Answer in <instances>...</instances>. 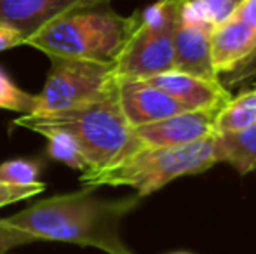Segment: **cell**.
Wrapping results in <instances>:
<instances>
[{"mask_svg": "<svg viewBox=\"0 0 256 254\" xmlns=\"http://www.w3.org/2000/svg\"><path fill=\"white\" fill-rule=\"evenodd\" d=\"M44 190H46L44 183L32 185V187H14V185H7L0 181V207L20 202V200L32 199V197L38 195V193H42Z\"/></svg>", "mask_w": 256, "mask_h": 254, "instance_id": "ac0fdd59", "label": "cell"}, {"mask_svg": "<svg viewBox=\"0 0 256 254\" xmlns=\"http://www.w3.org/2000/svg\"><path fill=\"white\" fill-rule=\"evenodd\" d=\"M117 84L114 61L51 58V70L44 89L35 96L34 113L63 112L94 101L117 89Z\"/></svg>", "mask_w": 256, "mask_h": 254, "instance_id": "8992f818", "label": "cell"}, {"mask_svg": "<svg viewBox=\"0 0 256 254\" xmlns=\"http://www.w3.org/2000/svg\"><path fill=\"white\" fill-rule=\"evenodd\" d=\"M112 0H0V21L30 38L40 28L75 10L108 5Z\"/></svg>", "mask_w": 256, "mask_h": 254, "instance_id": "52a82bcc", "label": "cell"}, {"mask_svg": "<svg viewBox=\"0 0 256 254\" xmlns=\"http://www.w3.org/2000/svg\"><path fill=\"white\" fill-rule=\"evenodd\" d=\"M256 52V28L230 17L211 33V63L216 75L240 70Z\"/></svg>", "mask_w": 256, "mask_h": 254, "instance_id": "8fae6325", "label": "cell"}, {"mask_svg": "<svg viewBox=\"0 0 256 254\" xmlns=\"http://www.w3.org/2000/svg\"><path fill=\"white\" fill-rule=\"evenodd\" d=\"M142 197L104 200L94 188L61 193L0 218V253L35 241L66 242L108 254H134L122 242L120 221Z\"/></svg>", "mask_w": 256, "mask_h": 254, "instance_id": "6da1fadb", "label": "cell"}, {"mask_svg": "<svg viewBox=\"0 0 256 254\" xmlns=\"http://www.w3.org/2000/svg\"><path fill=\"white\" fill-rule=\"evenodd\" d=\"M214 164L211 136L180 146H140L115 166L82 173L80 181L89 188L131 187L138 197H146L182 176L204 173Z\"/></svg>", "mask_w": 256, "mask_h": 254, "instance_id": "277c9868", "label": "cell"}, {"mask_svg": "<svg viewBox=\"0 0 256 254\" xmlns=\"http://www.w3.org/2000/svg\"><path fill=\"white\" fill-rule=\"evenodd\" d=\"M214 160L230 164L239 174L256 171V124L240 131L212 134Z\"/></svg>", "mask_w": 256, "mask_h": 254, "instance_id": "4fadbf2b", "label": "cell"}, {"mask_svg": "<svg viewBox=\"0 0 256 254\" xmlns=\"http://www.w3.org/2000/svg\"><path fill=\"white\" fill-rule=\"evenodd\" d=\"M21 44H24L23 35L16 28L10 26V24L0 21V52L7 51V49H12Z\"/></svg>", "mask_w": 256, "mask_h": 254, "instance_id": "d6986e66", "label": "cell"}, {"mask_svg": "<svg viewBox=\"0 0 256 254\" xmlns=\"http://www.w3.org/2000/svg\"><path fill=\"white\" fill-rule=\"evenodd\" d=\"M188 0H157L136 10V24L115 58L117 80H145L174 68V35Z\"/></svg>", "mask_w": 256, "mask_h": 254, "instance_id": "5b68a950", "label": "cell"}, {"mask_svg": "<svg viewBox=\"0 0 256 254\" xmlns=\"http://www.w3.org/2000/svg\"><path fill=\"white\" fill-rule=\"evenodd\" d=\"M138 12L120 16L108 5L75 10L46 24L24 40L49 58L115 61L136 24Z\"/></svg>", "mask_w": 256, "mask_h": 254, "instance_id": "3957f363", "label": "cell"}, {"mask_svg": "<svg viewBox=\"0 0 256 254\" xmlns=\"http://www.w3.org/2000/svg\"><path fill=\"white\" fill-rule=\"evenodd\" d=\"M174 254H190V253H174Z\"/></svg>", "mask_w": 256, "mask_h": 254, "instance_id": "7402d4cb", "label": "cell"}, {"mask_svg": "<svg viewBox=\"0 0 256 254\" xmlns=\"http://www.w3.org/2000/svg\"><path fill=\"white\" fill-rule=\"evenodd\" d=\"M0 254H6V253H0Z\"/></svg>", "mask_w": 256, "mask_h": 254, "instance_id": "603a6c76", "label": "cell"}, {"mask_svg": "<svg viewBox=\"0 0 256 254\" xmlns=\"http://www.w3.org/2000/svg\"><path fill=\"white\" fill-rule=\"evenodd\" d=\"M14 126L38 134L48 131L64 134L74 143L84 173L115 166L142 146L120 110L117 89L63 112L23 115L14 120Z\"/></svg>", "mask_w": 256, "mask_h": 254, "instance_id": "7a4b0ae2", "label": "cell"}, {"mask_svg": "<svg viewBox=\"0 0 256 254\" xmlns=\"http://www.w3.org/2000/svg\"><path fill=\"white\" fill-rule=\"evenodd\" d=\"M0 108L9 112H21L24 115L35 112V96L21 91L2 70H0Z\"/></svg>", "mask_w": 256, "mask_h": 254, "instance_id": "2e32d148", "label": "cell"}, {"mask_svg": "<svg viewBox=\"0 0 256 254\" xmlns=\"http://www.w3.org/2000/svg\"><path fill=\"white\" fill-rule=\"evenodd\" d=\"M145 80L174 98L186 110H220L232 98L220 80H204L176 70L154 75Z\"/></svg>", "mask_w": 256, "mask_h": 254, "instance_id": "30bf717a", "label": "cell"}, {"mask_svg": "<svg viewBox=\"0 0 256 254\" xmlns=\"http://www.w3.org/2000/svg\"><path fill=\"white\" fill-rule=\"evenodd\" d=\"M38 173H40V167L34 160L12 159L0 166V181L14 187H32L40 183Z\"/></svg>", "mask_w": 256, "mask_h": 254, "instance_id": "9a60e30c", "label": "cell"}, {"mask_svg": "<svg viewBox=\"0 0 256 254\" xmlns=\"http://www.w3.org/2000/svg\"><path fill=\"white\" fill-rule=\"evenodd\" d=\"M118 105L132 129L188 112L174 98L146 80H118Z\"/></svg>", "mask_w": 256, "mask_h": 254, "instance_id": "9c48e42d", "label": "cell"}, {"mask_svg": "<svg viewBox=\"0 0 256 254\" xmlns=\"http://www.w3.org/2000/svg\"><path fill=\"white\" fill-rule=\"evenodd\" d=\"M214 26L188 24L180 19L174 35V68L186 75L220 80L211 63V33Z\"/></svg>", "mask_w": 256, "mask_h": 254, "instance_id": "7c38bea8", "label": "cell"}, {"mask_svg": "<svg viewBox=\"0 0 256 254\" xmlns=\"http://www.w3.org/2000/svg\"><path fill=\"white\" fill-rule=\"evenodd\" d=\"M256 124V87L230 98L218 110L214 119V132H230L251 127Z\"/></svg>", "mask_w": 256, "mask_h": 254, "instance_id": "5bb4252c", "label": "cell"}, {"mask_svg": "<svg viewBox=\"0 0 256 254\" xmlns=\"http://www.w3.org/2000/svg\"><path fill=\"white\" fill-rule=\"evenodd\" d=\"M232 17L250 24L251 28H256V0H244Z\"/></svg>", "mask_w": 256, "mask_h": 254, "instance_id": "ffe728a7", "label": "cell"}, {"mask_svg": "<svg viewBox=\"0 0 256 254\" xmlns=\"http://www.w3.org/2000/svg\"><path fill=\"white\" fill-rule=\"evenodd\" d=\"M197 2L206 9L212 24L218 26L236 14V10L239 9V5L244 0H197Z\"/></svg>", "mask_w": 256, "mask_h": 254, "instance_id": "e0dca14e", "label": "cell"}, {"mask_svg": "<svg viewBox=\"0 0 256 254\" xmlns=\"http://www.w3.org/2000/svg\"><path fill=\"white\" fill-rule=\"evenodd\" d=\"M236 78H234V82H230V84H237V82L240 80V78H246V77H253V75H256V52L253 56V59H251L250 63L246 64V66H242L240 70L236 71Z\"/></svg>", "mask_w": 256, "mask_h": 254, "instance_id": "44dd1931", "label": "cell"}, {"mask_svg": "<svg viewBox=\"0 0 256 254\" xmlns=\"http://www.w3.org/2000/svg\"><path fill=\"white\" fill-rule=\"evenodd\" d=\"M218 110H188L154 124L136 127L142 146H180L202 141L214 134Z\"/></svg>", "mask_w": 256, "mask_h": 254, "instance_id": "ba28073f", "label": "cell"}]
</instances>
